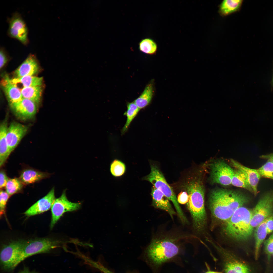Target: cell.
Returning a JSON list of instances; mask_svg holds the SVG:
<instances>
[{"mask_svg": "<svg viewBox=\"0 0 273 273\" xmlns=\"http://www.w3.org/2000/svg\"><path fill=\"white\" fill-rule=\"evenodd\" d=\"M187 178L183 185L189 196L187 207L192 217L194 229L200 232L204 229L207 220L204 189L199 177L192 175Z\"/></svg>", "mask_w": 273, "mask_h": 273, "instance_id": "cell-2", "label": "cell"}, {"mask_svg": "<svg viewBox=\"0 0 273 273\" xmlns=\"http://www.w3.org/2000/svg\"><path fill=\"white\" fill-rule=\"evenodd\" d=\"M11 106L16 116L23 120L32 119L34 117L37 111L35 103L23 98L20 101Z\"/></svg>", "mask_w": 273, "mask_h": 273, "instance_id": "cell-14", "label": "cell"}, {"mask_svg": "<svg viewBox=\"0 0 273 273\" xmlns=\"http://www.w3.org/2000/svg\"><path fill=\"white\" fill-rule=\"evenodd\" d=\"M6 119L1 123L0 127V166L4 164L11 153L8 146L6 135L8 128Z\"/></svg>", "mask_w": 273, "mask_h": 273, "instance_id": "cell-20", "label": "cell"}, {"mask_svg": "<svg viewBox=\"0 0 273 273\" xmlns=\"http://www.w3.org/2000/svg\"><path fill=\"white\" fill-rule=\"evenodd\" d=\"M9 179L5 173L1 170L0 172V187L1 188L5 187Z\"/></svg>", "mask_w": 273, "mask_h": 273, "instance_id": "cell-38", "label": "cell"}, {"mask_svg": "<svg viewBox=\"0 0 273 273\" xmlns=\"http://www.w3.org/2000/svg\"><path fill=\"white\" fill-rule=\"evenodd\" d=\"M242 3V0H223L219 6V12L223 16L230 14L239 10Z\"/></svg>", "mask_w": 273, "mask_h": 273, "instance_id": "cell-24", "label": "cell"}, {"mask_svg": "<svg viewBox=\"0 0 273 273\" xmlns=\"http://www.w3.org/2000/svg\"><path fill=\"white\" fill-rule=\"evenodd\" d=\"M231 163L233 167L244 174L253 190V193L256 196L258 193V185L261 177L257 169L246 167L233 159H231Z\"/></svg>", "mask_w": 273, "mask_h": 273, "instance_id": "cell-16", "label": "cell"}, {"mask_svg": "<svg viewBox=\"0 0 273 273\" xmlns=\"http://www.w3.org/2000/svg\"><path fill=\"white\" fill-rule=\"evenodd\" d=\"M266 226L267 234L273 231V213L266 218Z\"/></svg>", "mask_w": 273, "mask_h": 273, "instance_id": "cell-37", "label": "cell"}, {"mask_svg": "<svg viewBox=\"0 0 273 273\" xmlns=\"http://www.w3.org/2000/svg\"><path fill=\"white\" fill-rule=\"evenodd\" d=\"M257 170L261 177L273 179V164L271 161L267 160Z\"/></svg>", "mask_w": 273, "mask_h": 273, "instance_id": "cell-31", "label": "cell"}, {"mask_svg": "<svg viewBox=\"0 0 273 273\" xmlns=\"http://www.w3.org/2000/svg\"><path fill=\"white\" fill-rule=\"evenodd\" d=\"M8 60L7 54L5 49L1 48L0 51V68L1 69L5 65Z\"/></svg>", "mask_w": 273, "mask_h": 273, "instance_id": "cell-36", "label": "cell"}, {"mask_svg": "<svg viewBox=\"0 0 273 273\" xmlns=\"http://www.w3.org/2000/svg\"><path fill=\"white\" fill-rule=\"evenodd\" d=\"M153 86L152 82L148 83L140 95L133 101L140 109L146 107L151 102L154 94Z\"/></svg>", "mask_w": 273, "mask_h": 273, "instance_id": "cell-22", "label": "cell"}, {"mask_svg": "<svg viewBox=\"0 0 273 273\" xmlns=\"http://www.w3.org/2000/svg\"><path fill=\"white\" fill-rule=\"evenodd\" d=\"M272 256H273V253H272Z\"/></svg>", "mask_w": 273, "mask_h": 273, "instance_id": "cell-44", "label": "cell"}, {"mask_svg": "<svg viewBox=\"0 0 273 273\" xmlns=\"http://www.w3.org/2000/svg\"><path fill=\"white\" fill-rule=\"evenodd\" d=\"M25 242L17 241L4 245L0 251V264L3 271L10 272L17 266L16 263Z\"/></svg>", "mask_w": 273, "mask_h": 273, "instance_id": "cell-7", "label": "cell"}, {"mask_svg": "<svg viewBox=\"0 0 273 273\" xmlns=\"http://www.w3.org/2000/svg\"><path fill=\"white\" fill-rule=\"evenodd\" d=\"M20 90L23 98L30 100L36 104L40 102L42 92L40 86L23 87Z\"/></svg>", "mask_w": 273, "mask_h": 273, "instance_id": "cell-25", "label": "cell"}, {"mask_svg": "<svg viewBox=\"0 0 273 273\" xmlns=\"http://www.w3.org/2000/svg\"><path fill=\"white\" fill-rule=\"evenodd\" d=\"M177 199L179 203L182 204H185L187 203L189 200V195L186 191H183L178 195Z\"/></svg>", "mask_w": 273, "mask_h": 273, "instance_id": "cell-35", "label": "cell"}, {"mask_svg": "<svg viewBox=\"0 0 273 273\" xmlns=\"http://www.w3.org/2000/svg\"><path fill=\"white\" fill-rule=\"evenodd\" d=\"M271 85H272V86H273V76L272 78V81H271Z\"/></svg>", "mask_w": 273, "mask_h": 273, "instance_id": "cell-43", "label": "cell"}, {"mask_svg": "<svg viewBox=\"0 0 273 273\" xmlns=\"http://www.w3.org/2000/svg\"><path fill=\"white\" fill-rule=\"evenodd\" d=\"M81 206L80 202H73L69 201L65 191L59 198L55 199L51 208L52 218L50 228L52 229L63 214L79 209Z\"/></svg>", "mask_w": 273, "mask_h": 273, "instance_id": "cell-11", "label": "cell"}, {"mask_svg": "<svg viewBox=\"0 0 273 273\" xmlns=\"http://www.w3.org/2000/svg\"><path fill=\"white\" fill-rule=\"evenodd\" d=\"M9 24L7 34L10 37L15 39L24 46L29 43V30L27 25L21 15L17 12L13 13L8 18Z\"/></svg>", "mask_w": 273, "mask_h": 273, "instance_id": "cell-9", "label": "cell"}, {"mask_svg": "<svg viewBox=\"0 0 273 273\" xmlns=\"http://www.w3.org/2000/svg\"><path fill=\"white\" fill-rule=\"evenodd\" d=\"M179 247L173 240L155 238L152 240L146 251L150 262L158 266L174 259L178 254Z\"/></svg>", "mask_w": 273, "mask_h": 273, "instance_id": "cell-4", "label": "cell"}, {"mask_svg": "<svg viewBox=\"0 0 273 273\" xmlns=\"http://www.w3.org/2000/svg\"><path fill=\"white\" fill-rule=\"evenodd\" d=\"M205 273H223L222 272H218L214 271L209 270H208L207 271L205 272Z\"/></svg>", "mask_w": 273, "mask_h": 273, "instance_id": "cell-42", "label": "cell"}, {"mask_svg": "<svg viewBox=\"0 0 273 273\" xmlns=\"http://www.w3.org/2000/svg\"><path fill=\"white\" fill-rule=\"evenodd\" d=\"M273 192L266 193L259 200L253 210L251 224L254 228L273 214Z\"/></svg>", "mask_w": 273, "mask_h": 273, "instance_id": "cell-10", "label": "cell"}, {"mask_svg": "<svg viewBox=\"0 0 273 273\" xmlns=\"http://www.w3.org/2000/svg\"><path fill=\"white\" fill-rule=\"evenodd\" d=\"M221 255L224 273H251L249 266L232 253L208 240Z\"/></svg>", "mask_w": 273, "mask_h": 273, "instance_id": "cell-8", "label": "cell"}, {"mask_svg": "<svg viewBox=\"0 0 273 273\" xmlns=\"http://www.w3.org/2000/svg\"><path fill=\"white\" fill-rule=\"evenodd\" d=\"M48 176V174L46 173L28 169L22 172L19 179L23 184H27L37 182Z\"/></svg>", "mask_w": 273, "mask_h": 273, "instance_id": "cell-23", "label": "cell"}, {"mask_svg": "<svg viewBox=\"0 0 273 273\" xmlns=\"http://www.w3.org/2000/svg\"><path fill=\"white\" fill-rule=\"evenodd\" d=\"M212 181L224 186L231 184L234 170L225 162L219 161L210 165Z\"/></svg>", "mask_w": 273, "mask_h": 273, "instance_id": "cell-12", "label": "cell"}, {"mask_svg": "<svg viewBox=\"0 0 273 273\" xmlns=\"http://www.w3.org/2000/svg\"><path fill=\"white\" fill-rule=\"evenodd\" d=\"M264 250L267 255L268 264L273 252V233L264 242Z\"/></svg>", "mask_w": 273, "mask_h": 273, "instance_id": "cell-33", "label": "cell"}, {"mask_svg": "<svg viewBox=\"0 0 273 273\" xmlns=\"http://www.w3.org/2000/svg\"><path fill=\"white\" fill-rule=\"evenodd\" d=\"M110 172L112 174L115 176L122 175L125 170V164L118 160H115L112 163L110 168Z\"/></svg>", "mask_w": 273, "mask_h": 273, "instance_id": "cell-32", "label": "cell"}, {"mask_svg": "<svg viewBox=\"0 0 273 273\" xmlns=\"http://www.w3.org/2000/svg\"><path fill=\"white\" fill-rule=\"evenodd\" d=\"M127 110L124 113L127 117L126 122L121 130L122 134L127 131L131 122L137 116L140 109L133 102H128L127 104Z\"/></svg>", "mask_w": 273, "mask_h": 273, "instance_id": "cell-26", "label": "cell"}, {"mask_svg": "<svg viewBox=\"0 0 273 273\" xmlns=\"http://www.w3.org/2000/svg\"><path fill=\"white\" fill-rule=\"evenodd\" d=\"M231 184L239 187L244 188L253 192V190L244 174L241 171L234 170L231 180Z\"/></svg>", "mask_w": 273, "mask_h": 273, "instance_id": "cell-27", "label": "cell"}, {"mask_svg": "<svg viewBox=\"0 0 273 273\" xmlns=\"http://www.w3.org/2000/svg\"><path fill=\"white\" fill-rule=\"evenodd\" d=\"M1 85L11 106L20 101L23 98L20 90L16 84L13 83L6 75L1 81Z\"/></svg>", "mask_w": 273, "mask_h": 273, "instance_id": "cell-18", "label": "cell"}, {"mask_svg": "<svg viewBox=\"0 0 273 273\" xmlns=\"http://www.w3.org/2000/svg\"><path fill=\"white\" fill-rule=\"evenodd\" d=\"M9 195L6 192L1 190L0 193V215L1 217L5 214L7 203Z\"/></svg>", "mask_w": 273, "mask_h": 273, "instance_id": "cell-34", "label": "cell"}, {"mask_svg": "<svg viewBox=\"0 0 273 273\" xmlns=\"http://www.w3.org/2000/svg\"><path fill=\"white\" fill-rule=\"evenodd\" d=\"M248 200V198L240 192L219 189L211 192L209 198V207L215 218L226 222L238 209Z\"/></svg>", "mask_w": 273, "mask_h": 273, "instance_id": "cell-1", "label": "cell"}, {"mask_svg": "<svg viewBox=\"0 0 273 273\" xmlns=\"http://www.w3.org/2000/svg\"><path fill=\"white\" fill-rule=\"evenodd\" d=\"M151 195L152 199V205L155 208L166 211L171 218H173L175 212L172 207L168 198L153 186L152 187Z\"/></svg>", "mask_w": 273, "mask_h": 273, "instance_id": "cell-17", "label": "cell"}, {"mask_svg": "<svg viewBox=\"0 0 273 273\" xmlns=\"http://www.w3.org/2000/svg\"><path fill=\"white\" fill-rule=\"evenodd\" d=\"M12 82L16 84H21L24 87L40 86L42 84L43 79L33 76H26L21 77L15 78L11 79Z\"/></svg>", "mask_w": 273, "mask_h": 273, "instance_id": "cell-28", "label": "cell"}, {"mask_svg": "<svg viewBox=\"0 0 273 273\" xmlns=\"http://www.w3.org/2000/svg\"><path fill=\"white\" fill-rule=\"evenodd\" d=\"M150 173L144 177L143 179L151 183L156 188L162 192L173 203L180 220L184 223L188 220L178 202L177 198L172 187L166 181L158 167L151 164Z\"/></svg>", "mask_w": 273, "mask_h": 273, "instance_id": "cell-5", "label": "cell"}, {"mask_svg": "<svg viewBox=\"0 0 273 273\" xmlns=\"http://www.w3.org/2000/svg\"><path fill=\"white\" fill-rule=\"evenodd\" d=\"M54 189L52 188L45 196L31 206L24 213L28 216L42 213L51 208L55 199Z\"/></svg>", "mask_w": 273, "mask_h": 273, "instance_id": "cell-15", "label": "cell"}, {"mask_svg": "<svg viewBox=\"0 0 273 273\" xmlns=\"http://www.w3.org/2000/svg\"><path fill=\"white\" fill-rule=\"evenodd\" d=\"M35 57L30 54L14 72L16 78L26 76H33L39 69Z\"/></svg>", "mask_w": 273, "mask_h": 273, "instance_id": "cell-19", "label": "cell"}, {"mask_svg": "<svg viewBox=\"0 0 273 273\" xmlns=\"http://www.w3.org/2000/svg\"><path fill=\"white\" fill-rule=\"evenodd\" d=\"M261 158L265 159L271 161L273 164V153L260 156Z\"/></svg>", "mask_w": 273, "mask_h": 273, "instance_id": "cell-40", "label": "cell"}, {"mask_svg": "<svg viewBox=\"0 0 273 273\" xmlns=\"http://www.w3.org/2000/svg\"><path fill=\"white\" fill-rule=\"evenodd\" d=\"M23 186V183L20 179L17 178L9 179L5 186L6 192L9 195H11L20 191Z\"/></svg>", "mask_w": 273, "mask_h": 273, "instance_id": "cell-30", "label": "cell"}, {"mask_svg": "<svg viewBox=\"0 0 273 273\" xmlns=\"http://www.w3.org/2000/svg\"><path fill=\"white\" fill-rule=\"evenodd\" d=\"M17 273H38L35 270L31 271L28 267L24 266L23 269Z\"/></svg>", "mask_w": 273, "mask_h": 273, "instance_id": "cell-39", "label": "cell"}, {"mask_svg": "<svg viewBox=\"0 0 273 273\" xmlns=\"http://www.w3.org/2000/svg\"><path fill=\"white\" fill-rule=\"evenodd\" d=\"M266 218L256 227L254 232L255 240V257L257 260L259 257L261 245L267 234Z\"/></svg>", "mask_w": 273, "mask_h": 273, "instance_id": "cell-21", "label": "cell"}, {"mask_svg": "<svg viewBox=\"0 0 273 273\" xmlns=\"http://www.w3.org/2000/svg\"><path fill=\"white\" fill-rule=\"evenodd\" d=\"M253 210L241 207L238 209L226 221L223 229L228 236L239 241H245L251 236L254 228L251 222Z\"/></svg>", "mask_w": 273, "mask_h": 273, "instance_id": "cell-3", "label": "cell"}, {"mask_svg": "<svg viewBox=\"0 0 273 273\" xmlns=\"http://www.w3.org/2000/svg\"><path fill=\"white\" fill-rule=\"evenodd\" d=\"M99 267L100 269L104 273H114L103 266H100Z\"/></svg>", "mask_w": 273, "mask_h": 273, "instance_id": "cell-41", "label": "cell"}, {"mask_svg": "<svg viewBox=\"0 0 273 273\" xmlns=\"http://www.w3.org/2000/svg\"><path fill=\"white\" fill-rule=\"evenodd\" d=\"M60 242L48 238L35 240L25 242L17 263V266L22 261L33 255L48 253L57 247Z\"/></svg>", "mask_w": 273, "mask_h": 273, "instance_id": "cell-6", "label": "cell"}, {"mask_svg": "<svg viewBox=\"0 0 273 273\" xmlns=\"http://www.w3.org/2000/svg\"><path fill=\"white\" fill-rule=\"evenodd\" d=\"M28 129L27 126L15 122H12L8 127L6 138L11 152L17 146L26 134Z\"/></svg>", "mask_w": 273, "mask_h": 273, "instance_id": "cell-13", "label": "cell"}, {"mask_svg": "<svg viewBox=\"0 0 273 273\" xmlns=\"http://www.w3.org/2000/svg\"><path fill=\"white\" fill-rule=\"evenodd\" d=\"M139 49L141 52L152 55L155 54L157 50V45L155 41L150 38L142 39L139 43Z\"/></svg>", "mask_w": 273, "mask_h": 273, "instance_id": "cell-29", "label": "cell"}]
</instances>
